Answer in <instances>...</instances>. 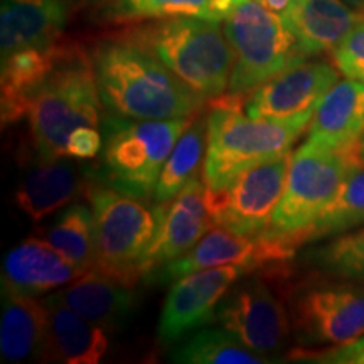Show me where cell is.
Returning <instances> with one entry per match:
<instances>
[{"label":"cell","mask_w":364,"mask_h":364,"mask_svg":"<svg viewBox=\"0 0 364 364\" xmlns=\"http://www.w3.org/2000/svg\"><path fill=\"white\" fill-rule=\"evenodd\" d=\"M338 68L326 61H302L255 88L247 115L268 120H292L316 112L317 105L338 83Z\"/></svg>","instance_id":"9a60e30c"},{"label":"cell","mask_w":364,"mask_h":364,"mask_svg":"<svg viewBox=\"0 0 364 364\" xmlns=\"http://www.w3.org/2000/svg\"><path fill=\"white\" fill-rule=\"evenodd\" d=\"M95 218L97 260L95 270L135 285L142 279V258L157 231L156 208L135 196L91 182L88 189Z\"/></svg>","instance_id":"ba28073f"},{"label":"cell","mask_w":364,"mask_h":364,"mask_svg":"<svg viewBox=\"0 0 364 364\" xmlns=\"http://www.w3.org/2000/svg\"><path fill=\"white\" fill-rule=\"evenodd\" d=\"M290 161L292 154L287 152L241 172L226 188L206 189L215 226L243 236L265 233L284 196Z\"/></svg>","instance_id":"30bf717a"},{"label":"cell","mask_w":364,"mask_h":364,"mask_svg":"<svg viewBox=\"0 0 364 364\" xmlns=\"http://www.w3.org/2000/svg\"><path fill=\"white\" fill-rule=\"evenodd\" d=\"M359 157H361V162L364 164V135L363 139L359 140Z\"/></svg>","instance_id":"d590c367"},{"label":"cell","mask_w":364,"mask_h":364,"mask_svg":"<svg viewBox=\"0 0 364 364\" xmlns=\"http://www.w3.org/2000/svg\"><path fill=\"white\" fill-rule=\"evenodd\" d=\"M194 117L174 120L105 118L102 161L91 174L105 186L135 196L154 198L164 164Z\"/></svg>","instance_id":"5b68a950"},{"label":"cell","mask_w":364,"mask_h":364,"mask_svg":"<svg viewBox=\"0 0 364 364\" xmlns=\"http://www.w3.org/2000/svg\"><path fill=\"white\" fill-rule=\"evenodd\" d=\"M364 135V83L346 80L336 83L317 105L309 124L307 142L343 150L358 147Z\"/></svg>","instance_id":"ffe728a7"},{"label":"cell","mask_w":364,"mask_h":364,"mask_svg":"<svg viewBox=\"0 0 364 364\" xmlns=\"http://www.w3.org/2000/svg\"><path fill=\"white\" fill-rule=\"evenodd\" d=\"M68 19L65 0H2L0 51L2 58L61 41Z\"/></svg>","instance_id":"ac0fdd59"},{"label":"cell","mask_w":364,"mask_h":364,"mask_svg":"<svg viewBox=\"0 0 364 364\" xmlns=\"http://www.w3.org/2000/svg\"><path fill=\"white\" fill-rule=\"evenodd\" d=\"M258 2H260L265 9H268V11L277 12L282 16V14L287 11V7L290 6L292 0H258Z\"/></svg>","instance_id":"836d02e7"},{"label":"cell","mask_w":364,"mask_h":364,"mask_svg":"<svg viewBox=\"0 0 364 364\" xmlns=\"http://www.w3.org/2000/svg\"><path fill=\"white\" fill-rule=\"evenodd\" d=\"M299 248L285 236L267 233L243 236L223 226H213L193 250L167 265L150 272L144 280L149 284H169L188 273L223 265H241L250 272L263 267L280 270L294 260Z\"/></svg>","instance_id":"8fae6325"},{"label":"cell","mask_w":364,"mask_h":364,"mask_svg":"<svg viewBox=\"0 0 364 364\" xmlns=\"http://www.w3.org/2000/svg\"><path fill=\"white\" fill-rule=\"evenodd\" d=\"M46 240L81 270H91L97 260L93 209L81 203L70 204L46 231Z\"/></svg>","instance_id":"4316f807"},{"label":"cell","mask_w":364,"mask_h":364,"mask_svg":"<svg viewBox=\"0 0 364 364\" xmlns=\"http://www.w3.org/2000/svg\"><path fill=\"white\" fill-rule=\"evenodd\" d=\"M344 4H348L349 7L354 9V11L363 14L364 16V0H343Z\"/></svg>","instance_id":"e575fe53"},{"label":"cell","mask_w":364,"mask_h":364,"mask_svg":"<svg viewBox=\"0 0 364 364\" xmlns=\"http://www.w3.org/2000/svg\"><path fill=\"white\" fill-rule=\"evenodd\" d=\"M282 17L307 58L332 53L364 21L343 0H292Z\"/></svg>","instance_id":"d6986e66"},{"label":"cell","mask_w":364,"mask_h":364,"mask_svg":"<svg viewBox=\"0 0 364 364\" xmlns=\"http://www.w3.org/2000/svg\"><path fill=\"white\" fill-rule=\"evenodd\" d=\"M65 41L46 48H31L2 58V125H12L27 117L31 98L65 56Z\"/></svg>","instance_id":"44dd1931"},{"label":"cell","mask_w":364,"mask_h":364,"mask_svg":"<svg viewBox=\"0 0 364 364\" xmlns=\"http://www.w3.org/2000/svg\"><path fill=\"white\" fill-rule=\"evenodd\" d=\"M49 297L63 302L108 332L125 327L140 306V294L134 285L95 268Z\"/></svg>","instance_id":"2e32d148"},{"label":"cell","mask_w":364,"mask_h":364,"mask_svg":"<svg viewBox=\"0 0 364 364\" xmlns=\"http://www.w3.org/2000/svg\"><path fill=\"white\" fill-rule=\"evenodd\" d=\"M103 149L102 134L97 127H80L70 135L66 144V156L75 159H93Z\"/></svg>","instance_id":"d6a6232c"},{"label":"cell","mask_w":364,"mask_h":364,"mask_svg":"<svg viewBox=\"0 0 364 364\" xmlns=\"http://www.w3.org/2000/svg\"><path fill=\"white\" fill-rule=\"evenodd\" d=\"M364 226V164L358 162L341 182L338 193L331 199L316 221L297 236V245L304 247L314 241L329 238L354 228Z\"/></svg>","instance_id":"d4e9b609"},{"label":"cell","mask_w":364,"mask_h":364,"mask_svg":"<svg viewBox=\"0 0 364 364\" xmlns=\"http://www.w3.org/2000/svg\"><path fill=\"white\" fill-rule=\"evenodd\" d=\"M83 273L85 270L63 257L48 240L33 236L4 258L2 290L38 297L71 284Z\"/></svg>","instance_id":"e0dca14e"},{"label":"cell","mask_w":364,"mask_h":364,"mask_svg":"<svg viewBox=\"0 0 364 364\" xmlns=\"http://www.w3.org/2000/svg\"><path fill=\"white\" fill-rule=\"evenodd\" d=\"M83 184L78 169L73 164L63 162L61 159L41 162V166L31 171L16 189L14 201L31 221L39 223L78 198Z\"/></svg>","instance_id":"cb8c5ba5"},{"label":"cell","mask_w":364,"mask_h":364,"mask_svg":"<svg viewBox=\"0 0 364 364\" xmlns=\"http://www.w3.org/2000/svg\"><path fill=\"white\" fill-rule=\"evenodd\" d=\"M245 95L213 102L208 115V145L203 162V182L209 191L231 184L241 172L290 152L309 129L314 113L292 120L252 118L241 112Z\"/></svg>","instance_id":"7a4b0ae2"},{"label":"cell","mask_w":364,"mask_h":364,"mask_svg":"<svg viewBox=\"0 0 364 364\" xmlns=\"http://www.w3.org/2000/svg\"><path fill=\"white\" fill-rule=\"evenodd\" d=\"M332 61L346 78L364 83V21L359 22L332 51Z\"/></svg>","instance_id":"4dcf8cb0"},{"label":"cell","mask_w":364,"mask_h":364,"mask_svg":"<svg viewBox=\"0 0 364 364\" xmlns=\"http://www.w3.org/2000/svg\"><path fill=\"white\" fill-rule=\"evenodd\" d=\"M208 145V118L196 115L184 134L179 136L176 147L172 149L169 159L164 164V169L159 177L154 201L166 203L179 194L194 177L201 162H204V150Z\"/></svg>","instance_id":"484cf974"},{"label":"cell","mask_w":364,"mask_h":364,"mask_svg":"<svg viewBox=\"0 0 364 364\" xmlns=\"http://www.w3.org/2000/svg\"><path fill=\"white\" fill-rule=\"evenodd\" d=\"M48 336L41 356L44 361L65 364H98L110 348V339L103 327L80 316L73 309L51 297Z\"/></svg>","instance_id":"7402d4cb"},{"label":"cell","mask_w":364,"mask_h":364,"mask_svg":"<svg viewBox=\"0 0 364 364\" xmlns=\"http://www.w3.org/2000/svg\"><path fill=\"white\" fill-rule=\"evenodd\" d=\"M248 273V268L241 265H223L203 268L172 282L159 318V339L164 344H174L215 321L218 307L231 285Z\"/></svg>","instance_id":"4fadbf2b"},{"label":"cell","mask_w":364,"mask_h":364,"mask_svg":"<svg viewBox=\"0 0 364 364\" xmlns=\"http://www.w3.org/2000/svg\"><path fill=\"white\" fill-rule=\"evenodd\" d=\"M302 263L322 275L364 282V226L331 236L326 243L307 250Z\"/></svg>","instance_id":"f546056e"},{"label":"cell","mask_w":364,"mask_h":364,"mask_svg":"<svg viewBox=\"0 0 364 364\" xmlns=\"http://www.w3.org/2000/svg\"><path fill=\"white\" fill-rule=\"evenodd\" d=\"M358 162H361L359 145L343 150L322 149L311 142L300 145L292 154L284 196L265 233L285 236L297 245V236L324 211Z\"/></svg>","instance_id":"9c48e42d"},{"label":"cell","mask_w":364,"mask_h":364,"mask_svg":"<svg viewBox=\"0 0 364 364\" xmlns=\"http://www.w3.org/2000/svg\"><path fill=\"white\" fill-rule=\"evenodd\" d=\"M186 86L204 100H216L230 86L235 56L221 22L203 17L149 21L127 31Z\"/></svg>","instance_id":"277c9868"},{"label":"cell","mask_w":364,"mask_h":364,"mask_svg":"<svg viewBox=\"0 0 364 364\" xmlns=\"http://www.w3.org/2000/svg\"><path fill=\"white\" fill-rule=\"evenodd\" d=\"M172 17H203L218 21L215 0H102L100 7V19L112 24Z\"/></svg>","instance_id":"83f0119b"},{"label":"cell","mask_w":364,"mask_h":364,"mask_svg":"<svg viewBox=\"0 0 364 364\" xmlns=\"http://www.w3.org/2000/svg\"><path fill=\"white\" fill-rule=\"evenodd\" d=\"M157 231L142 258V279L193 250L215 226L206 198V186L199 177L166 203H157Z\"/></svg>","instance_id":"5bb4252c"},{"label":"cell","mask_w":364,"mask_h":364,"mask_svg":"<svg viewBox=\"0 0 364 364\" xmlns=\"http://www.w3.org/2000/svg\"><path fill=\"white\" fill-rule=\"evenodd\" d=\"M290 361L327 363V364H364V334L341 346L321 349L297 348L289 353Z\"/></svg>","instance_id":"1f68e13d"},{"label":"cell","mask_w":364,"mask_h":364,"mask_svg":"<svg viewBox=\"0 0 364 364\" xmlns=\"http://www.w3.org/2000/svg\"><path fill=\"white\" fill-rule=\"evenodd\" d=\"M285 302L299 348L341 346L364 334V282L314 272L287 289Z\"/></svg>","instance_id":"52a82bcc"},{"label":"cell","mask_w":364,"mask_h":364,"mask_svg":"<svg viewBox=\"0 0 364 364\" xmlns=\"http://www.w3.org/2000/svg\"><path fill=\"white\" fill-rule=\"evenodd\" d=\"M215 321L245 348L273 363L284 351L290 332L287 306L270 289L267 279L252 275L226 294Z\"/></svg>","instance_id":"7c38bea8"},{"label":"cell","mask_w":364,"mask_h":364,"mask_svg":"<svg viewBox=\"0 0 364 364\" xmlns=\"http://www.w3.org/2000/svg\"><path fill=\"white\" fill-rule=\"evenodd\" d=\"M223 29L235 56L228 86L231 95L252 93L267 80L307 59L284 17L258 0H241Z\"/></svg>","instance_id":"8992f818"},{"label":"cell","mask_w":364,"mask_h":364,"mask_svg":"<svg viewBox=\"0 0 364 364\" xmlns=\"http://www.w3.org/2000/svg\"><path fill=\"white\" fill-rule=\"evenodd\" d=\"M0 354L4 361L21 363L41 356L49 327L46 300L2 290Z\"/></svg>","instance_id":"603a6c76"},{"label":"cell","mask_w":364,"mask_h":364,"mask_svg":"<svg viewBox=\"0 0 364 364\" xmlns=\"http://www.w3.org/2000/svg\"><path fill=\"white\" fill-rule=\"evenodd\" d=\"M100 97L110 115L174 120L198 115L203 100L134 41H102L91 53Z\"/></svg>","instance_id":"6da1fadb"},{"label":"cell","mask_w":364,"mask_h":364,"mask_svg":"<svg viewBox=\"0 0 364 364\" xmlns=\"http://www.w3.org/2000/svg\"><path fill=\"white\" fill-rule=\"evenodd\" d=\"M171 361L184 364H265L267 358L245 348L226 329L206 327L184 341L171 354Z\"/></svg>","instance_id":"f1b7e54d"},{"label":"cell","mask_w":364,"mask_h":364,"mask_svg":"<svg viewBox=\"0 0 364 364\" xmlns=\"http://www.w3.org/2000/svg\"><path fill=\"white\" fill-rule=\"evenodd\" d=\"M103 107L93 61L85 49L70 44L31 98L27 110L29 142L36 161L54 162L68 157L70 135L80 127H98Z\"/></svg>","instance_id":"3957f363"}]
</instances>
